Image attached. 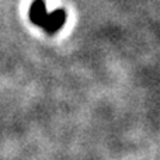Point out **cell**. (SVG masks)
<instances>
[{"instance_id":"obj_1","label":"cell","mask_w":160,"mask_h":160,"mask_svg":"<svg viewBox=\"0 0 160 160\" xmlns=\"http://www.w3.org/2000/svg\"><path fill=\"white\" fill-rule=\"evenodd\" d=\"M65 21H66V13H65V10L63 8H56L52 13H48V17H47V20H45L42 28H44L48 34L52 35V34H55L56 31H59L63 27Z\"/></svg>"},{"instance_id":"obj_2","label":"cell","mask_w":160,"mask_h":160,"mask_svg":"<svg viewBox=\"0 0 160 160\" xmlns=\"http://www.w3.org/2000/svg\"><path fill=\"white\" fill-rule=\"evenodd\" d=\"M47 17H48V11H47V7H45L44 0H35L31 4V8H30V20L35 25L42 28Z\"/></svg>"}]
</instances>
